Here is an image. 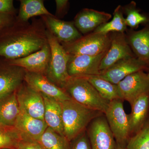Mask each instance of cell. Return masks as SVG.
Masks as SVG:
<instances>
[{
	"label": "cell",
	"mask_w": 149,
	"mask_h": 149,
	"mask_svg": "<svg viewBox=\"0 0 149 149\" xmlns=\"http://www.w3.org/2000/svg\"><path fill=\"white\" fill-rule=\"evenodd\" d=\"M46 29L41 18L34 19L31 23L16 20L0 36V57L15 59L40 50L48 42Z\"/></svg>",
	"instance_id": "6da1fadb"
},
{
	"label": "cell",
	"mask_w": 149,
	"mask_h": 149,
	"mask_svg": "<svg viewBox=\"0 0 149 149\" xmlns=\"http://www.w3.org/2000/svg\"><path fill=\"white\" fill-rule=\"evenodd\" d=\"M63 135L71 142L86 131L91 121L103 114L71 99L61 102Z\"/></svg>",
	"instance_id": "7a4b0ae2"
},
{
	"label": "cell",
	"mask_w": 149,
	"mask_h": 149,
	"mask_svg": "<svg viewBox=\"0 0 149 149\" xmlns=\"http://www.w3.org/2000/svg\"><path fill=\"white\" fill-rule=\"evenodd\" d=\"M64 90L72 100L88 108L104 114L108 107L109 102L84 77H70Z\"/></svg>",
	"instance_id": "3957f363"
},
{
	"label": "cell",
	"mask_w": 149,
	"mask_h": 149,
	"mask_svg": "<svg viewBox=\"0 0 149 149\" xmlns=\"http://www.w3.org/2000/svg\"><path fill=\"white\" fill-rule=\"evenodd\" d=\"M46 36L51 49V57L46 77L58 87L64 90L70 78L67 70L70 55L60 43L48 29Z\"/></svg>",
	"instance_id": "277c9868"
},
{
	"label": "cell",
	"mask_w": 149,
	"mask_h": 149,
	"mask_svg": "<svg viewBox=\"0 0 149 149\" xmlns=\"http://www.w3.org/2000/svg\"><path fill=\"white\" fill-rule=\"evenodd\" d=\"M110 43V33L93 32L71 42L61 44L69 55L96 56L107 52Z\"/></svg>",
	"instance_id": "5b68a950"
},
{
	"label": "cell",
	"mask_w": 149,
	"mask_h": 149,
	"mask_svg": "<svg viewBox=\"0 0 149 149\" xmlns=\"http://www.w3.org/2000/svg\"><path fill=\"white\" fill-rule=\"evenodd\" d=\"M121 99L110 102L105 116L116 144L126 147L130 136L129 114L125 113Z\"/></svg>",
	"instance_id": "8992f818"
},
{
	"label": "cell",
	"mask_w": 149,
	"mask_h": 149,
	"mask_svg": "<svg viewBox=\"0 0 149 149\" xmlns=\"http://www.w3.org/2000/svg\"><path fill=\"white\" fill-rule=\"evenodd\" d=\"M88 139L92 149H115L116 142L105 116L93 119L88 127Z\"/></svg>",
	"instance_id": "52a82bcc"
},
{
	"label": "cell",
	"mask_w": 149,
	"mask_h": 149,
	"mask_svg": "<svg viewBox=\"0 0 149 149\" xmlns=\"http://www.w3.org/2000/svg\"><path fill=\"white\" fill-rule=\"evenodd\" d=\"M117 85L120 99L130 104L140 96L149 93V77L143 70L129 74Z\"/></svg>",
	"instance_id": "ba28073f"
},
{
	"label": "cell",
	"mask_w": 149,
	"mask_h": 149,
	"mask_svg": "<svg viewBox=\"0 0 149 149\" xmlns=\"http://www.w3.org/2000/svg\"><path fill=\"white\" fill-rule=\"evenodd\" d=\"M141 70L149 71V68L136 57H132L120 60L109 68L100 71L98 75L117 85L129 74Z\"/></svg>",
	"instance_id": "9c48e42d"
},
{
	"label": "cell",
	"mask_w": 149,
	"mask_h": 149,
	"mask_svg": "<svg viewBox=\"0 0 149 149\" xmlns=\"http://www.w3.org/2000/svg\"><path fill=\"white\" fill-rule=\"evenodd\" d=\"M16 94L20 109L32 117L44 120L45 103L41 93L24 81L16 91Z\"/></svg>",
	"instance_id": "30bf717a"
},
{
	"label": "cell",
	"mask_w": 149,
	"mask_h": 149,
	"mask_svg": "<svg viewBox=\"0 0 149 149\" xmlns=\"http://www.w3.org/2000/svg\"><path fill=\"white\" fill-rule=\"evenodd\" d=\"M107 52L99 55H70L67 70L70 77L99 75L101 62Z\"/></svg>",
	"instance_id": "8fae6325"
},
{
	"label": "cell",
	"mask_w": 149,
	"mask_h": 149,
	"mask_svg": "<svg viewBox=\"0 0 149 149\" xmlns=\"http://www.w3.org/2000/svg\"><path fill=\"white\" fill-rule=\"evenodd\" d=\"M110 45L102 59L100 71L109 68L123 59L136 57L128 45L125 33H110Z\"/></svg>",
	"instance_id": "7c38bea8"
},
{
	"label": "cell",
	"mask_w": 149,
	"mask_h": 149,
	"mask_svg": "<svg viewBox=\"0 0 149 149\" xmlns=\"http://www.w3.org/2000/svg\"><path fill=\"white\" fill-rule=\"evenodd\" d=\"M51 57V49L48 43L40 50L27 56L13 60H6L9 64L19 67L27 72L46 75Z\"/></svg>",
	"instance_id": "4fadbf2b"
},
{
	"label": "cell",
	"mask_w": 149,
	"mask_h": 149,
	"mask_svg": "<svg viewBox=\"0 0 149 149\" xmlns=\"http://www.w3.org/2000/svg\"><path fill=\"white\" fill-rule=\"evenodd\" d=\"M24 81L35 91L59 102L72 99L64 90L51 82L44 74L26 71Z\"/></svg>",
	"instance_id": "5bb4252c"
},
{
	"label": "cell",
	"mask_w": 149,
	"mask_h": 149,
	"mask_svg": "<svg viewBox=\"0 0 149 149\" xmlns=\"http://www.w3.org/2000/svg\"><path fill=\"white\" fill-rule=\"evenodd\" d=\"M41 17L47 29L60 43L71 42L83 36L76 28L73 21H64L56 18L54 15Z\"/></svg>",
	"instance_id": "9a60e30c"
},
{
	"label": "cell",
	"mask_w": 149,
	"mask_h": 149,
	"mask_svg": "<svg viewBox=\"0 0 149 149\" xmlns=\"http://www.w3.org/2000/svg\"><path fill=\"white\" fill-rule=\"evenodd\" d=\"M26 72L23 68L8 62L0 66V99L17 91L24 82Z\"/></svg>",
	"instance_id": "2e32d148"
},
{
	"label": "cell",
	"mask_w": 149,
	"mask_h": 149,
	"mask_svg": "<svg viewBox=\"0 0 149 149\" xmlns=\"http://www.w3.org/2000/svg\"><path fill=\"white\" fill-rule=\"evenodd\" d=\"M44 120L32 117L20 109L14 128L22 140L37 141L48 128Z\"/></svg>",
	"instance_id": "e0dca14e"
},
{
	"label": "cell",
	"mask_w": 149,
	"mask_h": 149,
	"mask_svg": "<svg viewBox=\"0 0 149 149\" xmlns=\"http://www.w3.org/2000/svg\"><path fill=\"white\" fill-rule=\"evenodd\" d=\"M111 17V14L105 12L85 8L77 13L73 22L81 34L87 35L108 22Z\"/></svg>",
	"instance_id": "ac0fdd59"
},
{
	"label": "cell",
	"mask_w": 149,
	"mask_h": 149,
	"mask_svg": "<svg viewBox=\"0 0 149 149\" xmlns=\"http://www.w3.org/2000/svg\"><path fill=\"white\" fill-rule=\"evenodd\" d=\"M126 37L136 57L149 68V22L141 30H128Z\"/></svg>",
	"instance_id": "d6986e66"
},
{
	"label": "cell",
	"mask_w": 149,
	"mask_h": 149,
	"mask_svg": "<svg viewBox=\"0 0 149 149\" xmlns=\"http://www.w3.org/2000/svg\"><path fill=\"white\" fill-rule=\"evenodd\" d=\"M129 114L130 136L136 134L143 127L149 116V93L137 98L130 104Z\"/></svg>",
	"instance_id": "ffe728a7"
},
{
	"label": "cell",
	"mask_w": 149,
	"mask_h": 149,
	"mask_svg": "<svg viewBox=\"0 0 149 149\" xmlns=\"http://www.w3.org/2000/svg\"><path fill=\"white\" fill-rule=\"evenodd\" d=\"M42 95L45 103L44 120L48 127L63 135L61 102Z\"/></svg>",
	"instance_id": "44dd1931"
},
{
	"label": "cell",
	"mask_w": 149,
	"mask_h": 149,
	"mask_svg": "<svg viewBox=\"0 0 149 149\" xmlns=\"http://www.w3.org/2000/svg\"><path fill=\"white\" fill-rule=\"evenodd\" d=\"M19 111L16 92L0 99V125L14 128Z\"/></svg>",
	"instance_id": "7402d4cb"
},
{
	"label": "cell",
	"mask_w": 149,
	"mask_h": 149,
	"mask_svg": "<svg viewBox=\"0 0 149 149\" xmlns=\"http://www.w3.org/2000/svg\"><path fill=\"white\" fill-rule=\"evenodd\" d=\"M54 15L47 10L42 0H20V6L16 20L20 23L29 22L35 17Z\"/></svg>",
	"instance_id": "603a6c76"
},
{
	"label": "cell",
	"mask_w": 149,
	"mask_h": 149,
	"mask_svg": "<svg viewBox=\"0 0 149 149\" xmlns=\"http://www.w3.org/2000/svg\"><path fill=\"white\" fill-rule=\"evenodd\" d=\"M83 77L87 79L102 97L108 101L121 99L117 85L113 84L98 75H88Z\"/></svg>",
	"instance_id": "cb8c5ba5"
},
{
	"label": "cell",
	"mask_w": 149,
	"mask_h": 149,
	"mask_svg": "<svg viewBox=\"0 0 149 149\" xmlns=\"http://www.w3.org/2000/svg\"><path fill=\"white\" fill-rule=\"evenodd\" d=\"M44 149H70V142L65 136L48 127L37 141Z\"/></svg>",
	"instance_id": "d4e9b609"
},
{
	"label": "cell",
	"mask_w": 149,
	"mask_h": 149,
	"mask_svg": "<svg viewBox=\"0 0 149 149\" xmlns=\"http://www.w3.org/2000/svg\"><path fill=\"white\" fill-rule=\"evenodd\" d=\"M127 26L123 15L122 6L119 5L115 8L112 19L97 28L94 32L109 34L113 32L125 33Z\"/></svg>",
	"instance_id": "484cf974"
},
{
	"label": "cell",
	"mask_w": 149,
	"mask_h": 149,
	"mask_svg": "<svg viewBox=\"0 0 149 149\" xmlns=\"http://www.w3.org/2000/svg\"><path fill=\"white\" fill-rule=\"evenodd\" d=\"M123 13L126 15L125 17L127 26L130 29H137L142 24H148L149 18L146 15L141 13L140 10L136 8V3L132 1L124 7H123Z\"/></svg>",
	"instance_id": "4316f807"
},
{
	"label": "cell",
	"mask_w": 149,
	"mask_h": 149,
	"mask_svg": "<svg viewBox=\"0 0 149 149\" xmlns=\"http://www.w3.org/2000/svg\"><path fill=\"white\" fill-rule=\"evenodd\" d=\"M126 148L127 149H149V116L141 129L130 137Z\"/></svg>",
	"instance_id": "83f0119b"
},
{
	"label": "cell",
	"mask_w": 149,
	"mask_h": 149,
	"mask_svg": "<svg viewBox=\"0 0 149 149\" xmlns=\"http://www.w3.org/2000/svg\"><path fill=\"white\" fill-rule=\"evenodd\" d=\"M22 140L21 136L15 128L0 125V149H16Z\"/></svg>",
	"instance_id": "f1b7e54d"
},
{
	"label": "cell",
	"mask_w": 149,
	"mask_h": 149,
	"mask_svg": "<svg viewBox=\"0 0 149 149\" xmlns=\"http://www.w3.org/2000/svg\"><path fill=\"white\" fill-rule=\"evenodd\" d=\"M70 149H92L86 130L70 142Z\"/></svg>",
	"instance_id": "f546056e"
},
{
	"label": "cell",
	"mask_w": 149,
	"mask_h": 149,
	"mask_svg": "<svg viewBox=\"0 0 149 149\" xmlns=\"http://www.w3.org/2000/svg\"><path fill=\"white\" fill-rule=\"evenodd\" d=\"M56 10L54 16L60 19L65 15L69 6V1L68 0H56Z\"/></svg>",
	"instance_id": "4dcf8cb0"
},
{
	"label": "cell",
	"mask_w": 149,
	"mask_h": 149,
	"mask_svg": "<svg viewBox=\"0 0 149 149\" xmlns=\"http://www.w3.org/2000/svg\"><path fill=\"white\" fill-rule=\"evenodd\" d=\"M16 18L13 15L0 14V32L14 24Z\"/></svg>",
	"instance_id": "1f68e13d"
},
{
	"label": "cell",
	"mask_w": 149,
	"mask_h": 149,
	"mask_svg": "<svg viewBox=\"0 0 149 149\" xmlns=\"http://www.w3.org/2000/svg\"><path fill=\"white\" fill-rule=\"evenodd\" d=\"M16 10L13 0H0V14H9L15 15Z\"/></svg>",
	"instance_id": "d6a6232c"
},
{
	"label": "cell",
	"mask_w": 149,
	"mask_h": 149,
	"mask_svg": "<svg viewBox=\"0 0 149 149\" xmlns=\"http://www.w3.org/2000/svg\"><path fill=\"white\" fill-rule=\"evenodd\" d=\"M16 149H44L37 141L22 140Z\"/></svg>",
	"instance_id": "836d02e7"
},
{
	"label": "cell",
	"mask_w": 149,
	"mask_h": 149,
	"mask_svg": "<svg viewBox=\"0 0 149 149\" xmlns=\"http://www.w3.org/2000/svg\"><path fill=\"white\" fill-rule=\"evenodd\" d=\"M115 149H127L126 147H123L120 146H118V145H116V146L115 147Z\"/></svg>",
	"instance_id": "e575fe53"
},
{
	"label": "cell",
	"mask_w": 149,
	"mask_h": 149,
	"mask_svg": "<svg viewBox=\"0 0 149 149\" xmlns=\"http://www.w3.org/2000/svg\"><path fill=\"white\" fill-rule=\"evenodd\" d=\"M1 149H11L10 148H2Z\"/></svg>",
	"instance_id": "d590c367"
},
{
	"label": "cell",
	"mask_w": 149,
	"mask_h": 149,
	"mask_svg": "<svg viewBox=\"0 0 149 149\" xmlns=\"http://www.w3.org/2000/svg\"><path fill=\"white\" fill-rule=\"evenodd\" d=\"M148 77H149V71L148 72Z\"/></svg>",
	"instance_id": "8d00e7d4"
}]
</instances>
